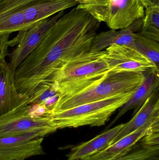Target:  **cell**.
<instances>
[{
  "label": "cell",
  "instance_id": "cell-20",
  "mask_svg": "<svg viewBox=\"0 0 159 160\" xmlns=\"http://www.w3.org/2000/svg\"><path fill=\"white\" fill-rule=\"evenodd\" d=\"M134 48L159 67L158 42L147 38L139 32H136L134 37Z\"/></svg>",
  "mask_w": 159,
  "mask_h": 160
},
{
  "label": "cell",
  "instance_id": "cell-11",
  "mask_svg": "<svg viewBox=\"0 0 159 160\" xmlns=\"http://www.w3.org/2000/svg\"><path fill=\"white\" fill-rule=\"evenodd\" d=\"M27 98L18 92L15 84V71L5 59L0 61V116L12 111L22 103Z\"/></svg>",
  "mask_w": 159,
  "mask_h": 160
},
{
  "label": "cell",
  "instance_id": "cell-7",
  "mask_svg": "<svg viewBox=\"0 0 159 160\" xmlns=\"http://www.w3.org/2000/svg\"><path fill=\"white\" fill-rule=\"evenodd\" d=\"M60 11L51 18H48L19 31L16 37L8 42L9 47L16 48L9 55L10 68L15 71L23 61L41 44L57 21L64 14Z\"/></svg>",
  "mask_w": 159,
  "mask_h": 160
},
{
  "label": "cell",
  "instance_id": "cell-12",
  "mask_svg": "<svg viewBox=\"0 0 159 160\" xmlns=\"http://www.w3.org/2000/svg\"><path fill=\"white\" fill-rule=\"evenodd\" d=\"M143 24V18L134 22L132 24L119 31L111 30L96 34L91 46V52L105 50L112 45H127L134 48V37L140 31Z\"/></svg>",
  "mask_w": 159,
  "mask_h": 160
},
{
  "label": "cell",
  "instance_id": "cell-23",
  "mask_svg": "<svg viewBox=\"0 0 159 160\" xmlns=\"http://www.w3.org/2000/svg\"><path fill=\"white\" fill-rule=\"evenodd\" d=\"M145 8L153 5L159 6V0H139Z\"/></svg>",
  "mask_w": 159,
  "mask_h": 160
},
{
  "label": "cell",
  "instance_id": "cell-4",
  "mask_svg": "<svg viewBox=\"0 0 159 160\" xmlns=\"http://www.w3.org/2000/svg\"><path fill=\"white\" fill-rule=\"evenodd\" d=\"M144 79V73L110 72L102 82L72 97L58 99L52 113L114 96L134 92Z\"/></svg>",
  "mask_w": 159,
  "mask_h": 160
},
{
  "label": "cell",
  "instance_id": "cell-3",
  "mask_svg": "<svg viewBox=\"0 0 159 160\" xmlns=\"http://www.w3.org/2000/svg\"><path fill=\"white\" fill-rule=\"evenodd\" d=\"M134 92L52 113V120L57 130L84 126H104L112 114L129 100Z\"/></svg>",
  "mask_w": 159,
  "mask_h": 160
},
{
  "label": "cell",
  "instance_id": "cell-17",
  "mask_svg": "<svg viewBox=\"0 0 159 160\" xmlns=\"http://www.w3.org/2000/svg\"><path fill=\"white\" fill-rule=\"evenodd\" d=\"M157 91L145 101L134 117L125 124L112 145L143 126L150 118L159 115V99L156 96Z\"/></svg>",
  "mask_w": 159,
  "mask_h": 160
},
{
  "label": "cell",
  "instance_id": "cell-5",
  "mask_svg": "<svg viewBox=\"0 0 159 160\" xmlns=\"http://www.w3.org/2000/svg\"><path fill=\"white\" fill-rule=\"evenodd\" d=\"M112 30L125 29L143 18L145 8L139 0H100L93 4H77Z\"/></svg>",
  "mask_w": 159,
  "mask_h": 160
},
{
  "label": "cell",
  "instance_id": "cell-18",
  "mask_svg": "<svg viewBox=\"0 0 159 160\" xmlns=\"http://www.w3.org/2000/svg\"><path fill=\"white\" fill-rule=\"evenodd\" d=\"M59 96L58 87L55 83L43 81L35 88L26 103L27 104H43L52 113V110Z\"/></svg>",
  "mask_w": 159,
  "mask_h": 160
},
{
  "label": "cell",
  "instance_id": "cell-9",
  "mask_svg": "<svg viewBox=\"0 0 159 160\" xmlns=\"http://www.w3.org/2000/svg\"><path fill=\"white\" fill-rule=\"evenodd\" d=\"M43 141L36 133L0 138V160H25L44 155Z\"/></svg>",
  "mask_w": 159,
  "mask_h": 160
},
{
  "label": "cell",
  "instance_id": "cell-6",
  "mask_svg": "<svg viewBox=\"0 0 159 160\" xmlns=\"http://www.w3.org/2000/svg\"><path fill=\"white\" fill-rule=\"evenodd\" d=\"M26 102L0 116V138L32 133L44 137L57 130L52 117L32 116Z\"/></svg>",
  "mask_w": 159,
  "mask_h": 160
},
{
  "label": "cell",
  "instance_id": "cell-1",
  "mask_svg": "<svg viewBox=\"0 0 159 160\" xmlns=\"http://www.w3.org/2000/svg\"><path fill=\"white\" fill-rule=\"evenodd\" d=\"M100 23L77 7L63 14L15 70V84L19 93L29 98L40 83L50 78L67 62L89 52Z\"/></svg>",
  "mask_w": 159,
  "mask_h": 160
},
{
  "label": "cell",
  "instance_id": "cell-16",
  "mask_svg": "<svg viewBox=\"0 0 159 160\" xmlns=\"http://www.w3.org/2000/svg\"><path fill=\"white\" fill-rule=\"evenodd\" d=\"M76 5L77 3L75 0L49 2L39 0L37 2L24 9V17L28 23L32 24Z\"/></svg>",
  "mask_w": 159,
  "mask_h": 160
},
{
  "label": "cell",
  "instance_id": "cell-8",
  "mask_svg": "<svg viewBox=\"0 0 159 160\" xmlns=\"http://www.w3.org/2000/svg\"><path fill=\"white\" fill-rule=\"evenodd\" d=\"M105 51L111 72L144 73L152 69L159 70L155 63L133 47L115 44Z\"/></svg>",
  "mask_w": 159,
  "mask_h": 160
},
{
  "label": "cell",
  "instance_id": "cell-24",
  "mask_svg": "<svg viewBox=\"0 0 159 160\" xmlns=\"http://www.w3.org/2000/svg\"><path fill=\"white\" fill-rule=\"evenodd\" d=\"M100 0H75L77 4H92L96 3Z\"/></svg>",
  "mask_w": 159,
  "mask_h": 160
},
{
  "label": "cell",
  "instance_id": "cell-13",
  "mask_svg": "<svg viewBox=\"0 0 159 160\" xmlns=\"http://www.w3.org/2000/svg\"><path fill=\"white\" fill-rule=\"evenodd\" d=\"M125 124L104 132L88 142L74 147L67 155V160H82L103 151L112 144Z\"/></svg>",
  "mask_w": 159,
  "mask_h": 160
},
{
  "label": "cell",
  "instance_id": "cell-19",
  "mask_svg": "<svg viewBox=\"0 0 159 160\" xmlns=\"http://www.w3.org/2000/svg\"><path fill=\"white\" fill-rule=\"evenodd\" d=\"M145 9L139 33L159 42V6H151Z\"/></svg>",
  "mask_w": 159,
  "mask_h": 160
},
{
  "label": "cell",
  "instance_id": "cell-21",
  "mask_svg": "<svg viewBox=\"0 0 159 160\" xmlns=\"http://www.w3.org/2000/svg\"><path fill=\"white\" fill-rule=\"evenodd\" d=\"M39 0H0V21L19 10L25 9Z\"/></svg>",
  "mask_w": 159,
  "mask_h": 160
},
{
  "label": "cell",
  "instance_id": "cell-10",
  "mask_svg": "<svg viewBox=\"0 0 159 160\" xmlns=\"http://www.w3.org/2000/svg\"><path fill=\"white\" fill-rule=\"evenodd\" d=\"M159 132V115L150 118L143 126L124 136L103 151L82 160H105L115 158L144 136Z\"/></svg>",
  "mask_w": 159,
  "mask_h": 160
},
{
  "label": "cell",
  "instance_id": "cell-2",
  "mask_svg": "<svg viewBox=\"0 0 159 160\" xmlns=\"http://www.w3.org/2000/svg\"><path fill=\"white\" fill-rule=\"evenodd\" d=\"M105 50L79 54L45 82L58 87L59 99L74 96L102 82L111 72Z\"/></svg>",
  "mask_w": 159,
  "mask_h": 160
},
{
  "label": "cell",
  "instance_id": "cell-25",
  "mask_svg": "<svg viewBox=\"0 0 159 160\" xmlns=\"http://www.w3.org/2000/svg\"><path fill=\"white\" fill-rule=\"evenodd\" d=\"M45 2H49V1H61V0H43Z\"/></svg>",
  "mask_w": 159,
  "mask_h": 160
},
{
  "label": "cell",
  "instance_id": "cell-15",
  "mask_svg": "<svg viewBox=\"0 0 159 160\" xmlns=\"http://www.w3.org/2000/svg\"><path fill=\"white\" fill-rule=\"evenodd\" d=\"M105 160H159V132L144 136L115 158Z\"/></svg>",
  "mask_w": 159,
  "mask_h": 160
},
{
  "label": "cell",
  "instance_id": "cell-22",
  "mask_svg": "<svg viewBox=\"0 0 159 160\" xmlns=\"http://www.w3.org/2000/svg\"><path fill=\"white\" fill-rule=\"evenodd\" d=\"M9 35L10 34L0 33V61L5 59L7 55Z\"/></svg>",
  "mask_w": 159,
  "mask_h": 160
},
{
  "label": "cell",
  "instance_id": "cell-14",
  "mask_svg": "<svg viewBox=\"0 0 159 160\" xmlns=\"http://www.w3.org/2000/svg\"><path fill=\"white\" fill-rule=\"evenodd\" d=\"M144 74L143 82L136 89L129 100L120 108L118 114L110 126L116 122L131 109L135 108V112H137L145 101L158 90L159 70L152 69L145 72Z\"/></svg>",
  "mask_w": 159,
  "mask_h": 160
}]
</instances>
